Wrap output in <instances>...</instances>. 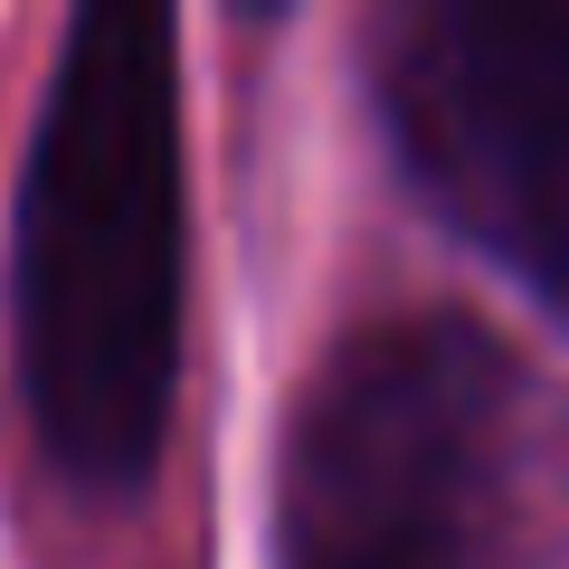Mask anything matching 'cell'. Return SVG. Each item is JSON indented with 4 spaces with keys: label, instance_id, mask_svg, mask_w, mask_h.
Here are the masks:
<instances>
[{
    "label": "cell",
    "instance_id": "1",
    "mask_svg": "<svg viewBox=\"0 0 569 569\" xmlns=\"http://www.w3.org/2000/svg\"><path fill=\"white\" fill-rule=\"evenodd\" d=\"M181 58L171 20L77 10L39 104L10 266L20 408L48 475L133 493L181 389Z\"/></svg>",
    "mask_w": 569,
    "mask_h": 569
},
{
    "label": "cell",
    "instance_id": "2",
    "mask_svg": "<svg viewBox=\"0 0 569 569\" xmlns=\"http://www.w3.org/2000/svg\"><path fill=\"white\" fill-rule=\"evenodd\" d=\"M569 427L466 313H389L305 389L276 493L284 569H550Z\"/></svg>",
    "mask_w": 569,
    "mask_h": 569
},
{
    "label": "cell",
    "instance_id": "3",
    "mask_svg": "<svg viewBox=\"0 0 569 569\" xmlns=\"http://www.w3.org/2000/svg\"><path fill=\"white\" fill-rule=\"evenodd\" d=\"M370 67L408 181L569 313V10H389Z\"/></svg>",
    "mask_w": 569,
    "mask_h": 569
}]
</instances>
